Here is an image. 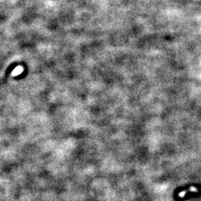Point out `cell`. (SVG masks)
Returning <instances> with one entry per match:
<instances>
[{
  "instance_id": "obj_1",
  "label": "cell",
  "mask_w": 201,
  "mask_h": 201,
  "mask_svg": "<svg viewBox=\"0 0 201 201\" xmlns=\"http://www.w3.org/2000/svg\"><path fill=\"white\" fill-rule=\"evenodd\" d=\"M198 192V189H197L196 187H191V188H189V189H187V190H185V191H183V192H180L178 196L180 197H183L186 196V194L189 193V192Z\"/></svg>"
}]
</instances>
